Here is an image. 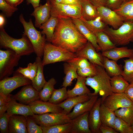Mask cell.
Wrapping results in <instances>:
<instances>
[{
	"label": "cell",
	"instance_id": "6da1fadb",
	"mask_svg": "<svg viewBox=\"0 0 133 133\" xmlns=\"http://www.w3.org/2000/svg\"><path fill=\"white\" fill-rule=\"evenodd\" d=\"M58 18L51 42L55 46L76 54L88 40L76 28L71 18Z\"/></svg>",
	"mask_w": 133,
	"mask_h": 133
},
{
	"label": "cell",
	"instance_id": "7a4b0ae2",
	"mask_svg": "<svg viewBox=\"0 0 133 133\" xmlns=\"http://www.w3.org/2000/svg\"><path fill=\"white\" fill-rule=\"evenodd\" d=\"M96 65V74L91 77H86L85 83L94 90V92L91 93L92 96L99 94L101 97L102 103L106 97L113 93L110 84L111 78L103 67Z\"/></svg>",
	"mask_w": 133,
	"mask_h": 133
},
{
	"label": "cell",
	"instance_id": "3957f363",
	"mask_svg": "<svg viewBox=\"0 0 133 133\" xmlns=\"http://www.w3.org/2000/svg\"><path fill=\"white\" fill-rule=\"evenodd\" d=\"M0 28V48L12 50L21 56L29 55L34 52L31 43L25 35L23 34L20 39L14 38L6 33L3 27Z\"/></svg>",
	"mask_w": 133,
	"mask_h": 133
},
{
	"label": "cell",
	"instance_id": "277c9868",
	"mask_svg": "<svg viewBox=\"0 0 133 133\" xmlns=\"http://www.w3.org/2000/svg\"><path fill=\"white\" fill-rule=\"evenodd\" d=\"M19 18L24 28L23 34L30 40L37 57L41 58L43 55L46 40L45 35L43 34L41 32L36 29L31 19H29V22L26 21L22 14L20 15Z\"/></svg>",
	"mask_w": 133,
	"mask_h": 133
},
{
	"label": "cell",
	"instance_id": "5b68a950",
	"mask_svg": "<svg viewBox=\"0 0 133 133\" xmlns=\"http://www.w3.org/2000/svg\"><path fill=\"white\" fill-rule=\"evenodd\" d=\"M103 31L116 46H125L133 43V20L124 22L117 29L107 26Z\"/></svg>",
	"mask_w": 133,
	"mask_h": 133
},
{
	"label": "cell",
	"instance_id": "8992f818",
	"mask_svg": "<svg viewBox=\"0 0 133 133\" xmlns=\"http://www.w3.org/2000/svg\"><path fill=\"white\" fill-rule=\"evenodd\" d=\"M43 56L42 62L44 66L58 62H66L77 57L76 54L55 46L50 43H46Z\"/></svg>",
	"mask_w": 133,
	"mask_h": 133
},
{
	"label": "cell",
	"instance_id": "52a82bcc",
	"mask_svg": "<svg viewBox=\"0 0 133 133\" xmlns=\"http://www.w3.org/2000/svg\"><path fill=\"white\" fill-rule=\"evenodd\" d=\"M21 56L10 49L0 50V80L12 74L14 67L17 66Z\"/></svg>",
	"mask_w": 133,
	"mask_h": 133
},
{
	"label": "cell",
	"instance_id": "ba28073f",
	"mask_svg": "<svg viewBox=\"0 0 133 133\" xmlns=\"http://www.w3.org/2000/svg\"><path fill=\"white\" fill-rule=\"evenodd\" d=\"M51 5L50 16L58 18H80L82 17L81 5H72L57 3L49 0Z\"/></svg>",
	"mask_w": 133,
	"mask_h": 133
},
{
	"label": "cell",
	"instance_id": "9c48e42d",
	"mask_svg": "<svg viewBox=\"0 0 133 133\" xmlns=\"http://www.w3.org/2000/svg\"><path fill=\"white\" fill-rule=\"evenodd\" d=\"M33 116L36 123L41 126L49 127L64 124L70 122L71 121L67 114L64 112L34 114Z\"/></svg>",
	"mask_w": 133,
	"mask_h": 133
},
{
	"label": "cell",
	"instance_id": "30bf717a",
	"mask_svg": "<svg viewBox=\"0 0 133 133\" xmlns=\"http://www.w3.org/2000/svg\"><path fill=\"white\" fill-rule=\"evenodd\" d=\"M30 79L22 75L7 77L0 80V93L8 95L13 90L21 86L32 84Z\"/></svg>",
	"mask_w": 133,
	"mask_h": 133
},
{
	"label": "cell",
	"instance_id": "8fae6325",
	"mask_svg": "<svg viewBox=\"0 0 133 133\" xmlns=\"http://www.w3.org/2000/svg\"><path fill=\"white\" fill-rule=\"evenodd\" d=\"M97 7L101 20L114 29H118L124 22L122 17L114 11L103 6Z\"/></svg>",
	"mask_w": 133,
	"mask_h": 133
},
{
	"label": "cell",
	"instance_id": "7c38bea8",
	"mask_svg": "<svg viewBox=\"0 0 133 133\" xmlns=\"http://www.w3.org/2000/svg\"><path fill=\"white\" fill-rule=\"evenodd\" d=\"M102 103L114 111L122 107L133 106V103L124 93H113L106 97Z\"/></svg>",
	"mask_w": 133,
	"mask_h": 133
},
{
	"label": "cell",
	"instance_id": "4fadbf2b",
	"mask_svg": "<svg viewBox=\"0 0 133 133\" xmlns=\"http://www.w3.org/2000/svg\"><path fill=\"white\" fill-rule=\"evenodd\" d=\"M76 54L77 57H82L86 58L93 64L103 67V56L101 54L97 52L92 44L88 41L83 48Z\"/></svg>",
	"mask_w": 133,
	"mask_h": 133
},
{
	"label": "cell",
	"instance_id": "5bb4252c",
	"mask_svg": "<svg viewBox=\"0 0 133 133\" xmlns=\"http://www.w3.org/2000/svg\"><path fill=\"white\" fill-rule=\"evenodd\" d=\"M35 114L41 115L47 113L63 112V109L57 104L39 100L28 104Z\"/></svg>",
	"mask_w": 133,
	"mask_h": 133
},
{
	"label": "cell",
	"instance_id": "9a60e30c",
	"mask_svg": "<svg viewBox=\"0 0 133 133\" xmlns=\"http://www.w3.org/2000/svg\"><path fill=\"white\" fill-rule=\"evenodd\" d=\"M31 84L26 85L17 94L13 96L17 100L25 104H29L40 99L39 92Z\"/></svg>",
	"mask_w": 133,
	"mask_h": 133
},
{
	"label": "cell",
	"instance_id": "2e32d148",
	"mask_svg": "<svg viewBox=\"0 0 133 133\" xmlns=\"http://www.w3.org/2000/svg\"><path fill=\"white\" fill-rule=\"evenodd\" d=\"M89 112H86L71 120L70 133H92L88 121Z\"/></svg>",
	"mask_w": 133,
	"mask_h": 133
},
{
	"label": "cell",
	"instance_id": "e0dca14e",
	"mask_svg": "<svg viewBox=\"0 0 133 133\" xmlns=\"http://www.w3.org/2000/svg\"><path fill=\"white\" fill-rule=\"evenodd\" d=\"M101 98H98L93 107L89 112L88 121L90 128L93 133H99L102 124L100 113L101 103Z\"/></svg>",
	"mask_w": 133,
	"mask_h": 133
},
{
	"label": "cell",
	"instance_id": "ac0fdd59",
	"mask_svg": "<svg viewBox=\"0 0 133 133\" xmlns=\"http://www.w3.org/2000/svg\"><path fill=\"white\" fill-rule=\"evenodd\" d=\"M51 5L49 0H47L44 5L41 4L34 9L31 15L35 18V26L39 28L50 17Z\"/></svg>",
	"mask_w": 133,
	"mask_h": 133
},
{
	"label": "cell",
	"instance_id": "d6986e66",
	"mask_svg": "<svg viewBox=\"0 0 133 133\" xmlns=\"http://www.w3.org/2000/svg\"><path fill=\"white\" fill-rule=\"evenodd\" d=\"M8 130L9 133H27V117L18 115L10 116Z\"/></svg>",
	"mask_w": 133,
	"mask_h": 133
},
{
	"label": "cell",
	"instance_id": "ffe728a7",
	"mask_svg": "<svg viewBox=\"0 0 133 133\" xmlns=\"http://www.w3.org/2000/svg\"><path fill=\"white\" fill-rule=\"evenodd\" d=\"M7 111L10 116L13 115H19L27 117L34 114L29 105H27L17 102L13 96H12L9 102Z\"/></svg>",
	"mask_w": 133,
	"mask_h": 133
},
{
	"label": "cell",
	"instance_id": "44dd1931",
	"mask_svg": "<svg viewBox=\"0 0 133 133\" xmlns=\"http://www.w3.org/2000/svg\"><path fill=\"white\" fill-rule=\"evenodd\" d=\"M98 99V95L92 96L87 101L80 103L74 108L73 111L67 114L71 120L84 113L89 111Z\"/></svg>",
	"mask_w": 133,
	"mask_h": 133
},
{
	"label": "cell",
	"instance_id": "7402d4cb",
	"mask_svg": "<svg viewBox=\"0 0 133 133\" xmlns=\"http://www.w3.org/2000/svg\"><path fill=\"white\" fill-rule=\"evenodd\" d=\"M72 22L80 32L90 42L97 52L101 51L96 35L91 31L80 18H71Z\"/></svg>",
	"mask_w": 133,
	"mask_h": 133
},
{
	"label": "cell",
	"instance_id": "603a6c76",
	"mask_svg": "<svg viewBox=\"0 0 133 133\" xmlns=\"http://www.w3.org/2000/svg\"><path fill=\"white\" fill-rule=\"evenodd\" d=\"M133 54V49L126 47H116L102 52V55L108 58L117 61L124 58H129Z\"/></svg>",
	"mask_w": 133,
	"mask_h": 133
},
{
	"label": "cell",
	"instance_id": "cb8c5ba5",
	"mask_svg": "<svg viewBox=\"0 0 133 133\" xmlns=\"http://www.w3.org/2000/svg\"><path fill=\"white\" fill-rule=\"evenodd\" d=\"M92 96L90 93L88 94L68 98L64 101L57 104L63 109V112L67 114L76 105L87 101Z\"/></svg>",
	"mask_w": 133,
	"mask_h": 133
},
{
	"label": "cell",
	"instance_id": "d4e9b609",
	"mask_svg": "<svg viewBox=\"0 0 133 133\" xmlns=\"http://www.w3.org/2000/svg\"><path fill=\"white\" fill-rule=\"evenodd\" d=\"M82 8V17L88 20L99 17L97 7L89 0H80Z\"/></svg>",
	"mask_w": 133,
	"mask_h": 133
},
{
	"label": "cell",
	"instance_id": "484cf974",
	"mask_svg": "<svg viewBox=\"0 0 133 133\" xmlns=\"http://www.w3.org/2000/svg\"><path fill=\"white\" fill-rule=\"evenodd\" d=\"M58 21V18L51 16L48 20L42 24L39 28L42 30L41 33L46 35V40L48 42H51Z\"/></svg>",
	"mask_w": 133,
	"mask_h": 133
},
{
	"label": "cell",
	"instance_id": "4316f807",
	"mask_svg": "<svg viewBox=\"0 0 133 133\" xmlns=\"http://www.w3.org/2000/svg\"><path fill=\"white\" fill-rule=\"evenodd\" d=\"M86 78L78 76L76 83L72 89L67 91L68 98L88 94L90 93L85 83Z\"/></svg>",
	"mask_w": 133,
	"mask_h": 133
},
{
	"label": "cell",
	"instance_id": "83f0119b",
	"mask_svg": "<svg viewBox=\"0 0 133 133\" xmlns=\"http://www.w3.org/2000/svg\"><path fill=\"white\" fill-rule=\"evenodd\" d=\"M64 66L65 76L63 79L62 86L66 88L71 85L73 81L78 78L79 75L77 71L78 68L75 65L67 62L64 64Z\"/></svg>",
	"mask_w": 133,
	"mask_h": 133
},
{
	"label": "cell",
	"instance_id": "f1b7e54d",
	"mask_svg": "<svg viewBox=\"0 0 133 133\" xmlns=\"http://www.w3.org/2000/svg\"><path fill=\"white\" fill-rule=\"evenodd\" d=\"M101 124L109 126L114 129L116 116L114 111L101 103L100 108Z\"/></svg>",
	"mask_w": 133,
	"mask_h": 133
},
{
	"label": "cell",
	"instance_id": "f546056e",
	"mask_svg": "<svg viewBox=\"0 0 133 133\" xmlns=\"http://www.w3.org/2000/svg\"><path fill=\"white\" fill-rule=\"evenodd\" d=\"M35 62L37 65L38 70L37 74L32 82V85L35 89L39 92L42 89L46 81L44 75V66L43 65L41 58L37 57Z\"/></svg>",
	"mask_w": 133,
	"mask_h": 133
},
{
	"label": "cell",
	"instance_id": "4dcf8cb0",
	"mask_svg": "<svg viewBox=\"0 0 133 133\" xmlns=\"http://www.w3.org/2000/svg\"><path fill=\"white\" fill-rule=\"evenodd\" d=\"M114 11L124 22L133 20V0L123 2L118 9Z\"/></svg>",
	"mask_w": 133,
	"mask_h": 133
},
{
	"label": "cell",
	"instance_id": "1f68e13d",
	"mask_svg": "<svg viewBox=\"0 0 133 133\" xmlns=\"http://www.w3.org/2000/svg\"><path fill=\"white\" fill-rule=\"evenodd\" d=\"M110 82L112 90L114 93H124L129 84L121 75L112 77Z\"/></svg>",
	"mask_w": 133,
	"mask_h": 133
},
{
	"label": "cell",
	"instance_id": "d6a6232c",
	"mask_svg": "<svg viewBox=\"0 0 133 133\" xmlns=\"http://www.w3.org/2000/svg\"><path fill=\"white\" fill-rule=\"evenodd\" d=\"M95 35L96 37L97 43L102 52L116 47V45L104 32H98Z\"/></svg>",
	"mask_w": 133,
	"mask_h": 133
},
{
	"label": "cell",
	"instance_id": "836d02e7",
	"mask_svg": "<svg viewBox=\"0 0 133 133\" xmlns=\"http://www.w3.org/2000/svg\"><path fill=\"white\" fill-rule=\"evenodd\" d=\"M80 19L88 28L95 34L98 32L103 31L107 26L101 20L100 17L94 19L88 20H86L82 17Z\"/></svg>",
	"mask_w": 133,
	"mask_h": 133
},
{
	"label": "cell",
	"instance_id": "e575fe53",
	"mask_svg": "<svg viewBox=\"0 0 133 133\" xmlns=\"http://www.w3.org/2000/svg\"><path fill=\"white\" fill-rule=\"evenodd\" d=\"M103 67L110 76L121 75L122 70L116 61L103 57Z\"/></svg>",
	"mask_w": 133,
	"mask_h": 133
},
{
	"label": "cell",
	"instance_id": "d590c367",
	"mask_svg": "<svg viewBox=\"0 0 133 133\" xmlns=\"http://www.w3.org/2000/svg\"><path fill=\"white\" fill-rule=\"evenodd\" d=\"M55 79L52 78L46 82L41 90L39 92L40 99L44 101H49L54 89V86L56 83Z\"/></svg>",
	"mask_w": 133,
	"mask_h": 133
},
{
	"label": "cell",
	"instance_id": "8d00e7d4",
	"mask_svg": "<svg viewBox=\"0 0 133 133\" xmlns=\"http://www.w3.org/2000/svg\"><path fill=\"white\" fill-rule=\"evenodd\" d=\"M124 64L121 75L130 83H133V54L124 60Z\"/></svg>",
	"mask_w": 133,
	"mask_h": 133
},
{
	"label": "cell",
	"instance_id": "74e56055",
	"mask_svg": "<svg viewBox=\"0 0 133 133\" xmlns=\"http://www.w3.org/2000/svg\"><path fill=\"white\" fill-rule=\"evenodd\" d=\"M116 116L123 120L130 126L133 123V106L121 108L114 111Z\"/></svg>",
	"mask_w": 133,
	"mask_h": 133
},
{
	"label": "cell",
	"instance_id": "f35d334b",
	"mask_svg": "<svg viewBox=\"0 0 133 133\" xmlns=\"http://www.w3.org/2000/svg\"><path fill=\"white\" fill-rule=\"evenodd\" d=\"M41 126L43 133H70L71 127L70 122L49 127Z\"/></svg>",
	"mask_w": 133,
	"mask_h": 133
},
{
	"label": "cell",
	"instance_id": "ab89813d",
	"mask_svg": "<svg viewBox=\"0 0 133 133\" xmlns=\"http://www.w3.org/2000/svg\"><path fill=\"white\" fill-rule=\"evenodd\" d=\"M68 98L66 88L63 87L58 89H54L49 101L57 104Z\"/></svg>",
	"mask_w": 133,
	"mask_h": 133
},
{
	"label": "cell",
	"instance_id": "60d3db41",
	"mask_svg": "<svg viewBox=\"0 0 133 133\" xmlns=\"http://www.w3.org/2000/svg\"><path fill=\"white\" fill-rule=\"evenodd\" d=\"M114 129L118 132L133 133L131 126L123 120L116 116L114 123Z\"/></svg>",
	"mask_w": 133,
	"mask_h": 133
},
{
	"label": "cell",
	"instance_id": "b9f144b4",
	"mask_svg": "<svg viewBox=\"0 0 133 133\" xmlns=\"http://www.w3.org/2000/svg\"><path fill=\"white\" fill-rule=\"evenodd\" d=\"M27 119L28 133H43L41 126L36 123L33 116H27Z\"/></svg>",
	"mask_w": 133,
	"mask_h": 133
},
{
	"label": "cell",
	"instance_id": "7bdbcfd3",
	"mask_svg": "<svg viewBox=\"0 0 133 133\" xmlns=\"http://www.w3.org/2000/svg\"><path fill=\"white\" fill-rule=\"evenodd\" d=\"M66 62L75 65L78 69L87 67L91 64L87 59L82 57H77L67 61Z\"/></svg>",
	"mask_w": 133,
	"mask_h": 133
},
{
	"label": "cell",
	"instance_id": "ee69618b",
	"mask_svg": "<svg viewBox=\"0 0 133 133\" xmlns=\"http://www.w3.org/2000/svg\"><path fill=\"white\" fill-rule=\"evenodd\" d=\"M96 65L91 63V65L88 67L78 69L77 71L78 75L87 77L95 75L97 73Z\"/></svg>",
	"mask_w": 133,
	"mask_h": 133
},
{
	"label": "cell",
	"instance_id": "f6af8a7d",
	"mask_svg": "<svg viewBox=\"0 0 133 133\" xmlns=\"http://www.w3.org/2000/svg\"><path fill=\"white\" fill-rule=\"evenodd\" d=\"M0 9L6 17H9L17 11L18 9L12 6L5 0H0Z\"/></svg>",
	"mask_w": 133,
	"mask_h": 133
},
{
	"label": "cell",
	"instance_id": "bcb514c9",
	"mask_svg": "<svg viewBox=\"0 0 133 133\" xmlns=\"http://www.w3.org/2000/svg\"><path fill=\"white\" fill-rule=\"evenodd\" d=\"M10 116L5 113L0 117V131L1 133H9L8 126Z\"/></svg>",
	"mask_w": 133,
	"mask_h": 133
},
{
	"label": "cell",
	"instance_id": "7dc6e473",
	"mask_svg": "<svg viewBox=\"0 0 133 133\" xmlns=\"http://www.w3.org/2000/svg\"><path fill=\"white\" fill-rule=\"evenodd\" d=\"M123 0H106L105 6L113 10L119 8Z\"/></svg>",
	"mask_w": 133,
	"mask_h": 133
},
{
	"label": "cell",
	"instance_id": "c3c4849f",
	"mask_svg": "<svg viewBox=\"0 0 133 133\" xmlns=\"http://www.w3.org/2000/svg\"><path fill=\"white\" fill-rule=\"evenodd\" d=\"M30 70V79L32 82L36 76L37 72L38 66L36 62H35L33 63H29L28 64Z\"/></svg>",
	"mask_w": 133,
	"mask_h": 133
},
{
	"label": "cell",
	"instance_id": "681fc988",
	"mask_svg": "<svg viewBox=\"0 0 133 133\" xmlns=\"http://www.w3.org/2000/svg\"><path fill=\"white\" fill-rule=\"evenodd\" d=\"M56 2L61 4L72 5H81L80 0H54Z\"/></svg>",
	"mask_w": 133,
	"mask_h": 133
},
{
	"label": "cell",
	"instance_id": "f907efd6",
	"mask_svg": "<svg viewBox=\"0 0 133 133\" xmlns=\"http://www.w3.org/2000/svg\"><path fill=\"white\" fill-rule=\"evenodd\" d=\"M100 133H118L114 129L108 126L101 124L100 128Z\"/></svg>",
	"mask_w": 133,
	"mask_h": 133
},
{
	"label": "cell",
	"instance_id": "816d5d0a",
	"mask_svg": "<svg viewBox=\"0 0 133 133\" xmlns=\"http://www.w3.org/2000/svg\"><path fill=\"white\" fill-rule=\"evenodd\" d=\"M124 93L133 103V83L129 84Z\"/></svg>",
	"mask_w": 133,
	"mask_h": 133
},
{
	"label": "cell",
	"instance_id": "f5cc1de1",
	"mask_svg": "<svg viewBox=\"0 0 133 133\" xmlns=\"http://www.w3.org/2000/svg\"><path fill=\"white\" fill-rule=\"evenodd\" d=\"M12 96L10 94L5 95L0 93V106L9 103L11 99Z\"/></svg>",
	"mask_w": 133,
	"mask_h": 133
},
{
	"label": "cell",
	"instance_id": "db71d44e",
	"mask_svg": "<svg viewBox=\"0 0 133 133\" xmlns=\"http://www.w3.org/2000/svg\"><path fill=\"white\" fill-rule=\"evenodd\" d=\"M17 71L25 77L30 79V71L28 66L25 68L19 67Z\"/></svg>",
	"mask_w": 133,
	"mask_h": 133
},
{
	"label": "cell",
	"instance_id": "11a10c76",
	"mask_svg": "<svg viewBox=\"0 0 133 133\" xmlns=\"http://www.w3.org/2000/svg\"><path fill=\"white\" fill-rule=\"evenodd\" d=\"M96 7L100 6H105L106 0H89Z\"/></svg>",
	"mask_w": 133,
	"mask_h": 133
},
{
	"label": "cell",
	"instance_id": "9f6ffc18",
	"mask_svg": "<svg viewBox=\"0 0 133 133\" xmlns=\"http://www.w3.org/2000/svg\"><path fill=\"white\" fill-rule=\"evenodd\" d=\"M8 3L12 6L17 7L24 0H5Z\"/></svg>",
	"mask_w": 133,
	"mask_h": 133
},
{
	"label": "cell",
	"instance_id": "6f0895ef",
	"mask_svg": "<svg viewBox=\"0 0 133 133\" xmlns=\"http://www.w3.org/2000/svg\"><path fill=\"white\" fill-rule=\"evenodd\" d=\"M40 0H26L27 4L29 5L31 4L34 9L39 5V2Z\"/></svg>",
	"mask_w": 133,
	"mask_h": 133
},
{
	"label": "cell",
	"instance_id": "680465c9",
	"mask_svg": "<svg viewBox=\"0 0 133 133\" xmlns=\"http://www.w3.org/2000/svg\"><path fill=\"white\" fill-rule=\"evenodd\" d=\"M9 102L3 105L0 106V117L7 111L9 105Z\"/></svg>",
	"mask_w": 133,
	"mask_h": 133
},
{
	"label": "cell",
	"instance_id": "91938a15",
	"mask_svg": "<svg viewBox=\"0 0 133 133\" xmlns=\"http://www.w3.org/2000/svg\"><path fill=\"white\" fill-rule=\"evenodd\" d=\"M5 19L2 15L0 14V28L3 27V25L5 23Z\"/></svg>",
	"mask_w": 133,
	"mask_h": 133
},
{
	"label": "cell",
	"instance_id": "94428289",
	"mask_svg": "<svg viewBox=\"0 0 133 133\" xmlns=\"http://www.w3.org/2000/svg\"><path fill=\"white\" fill-rule=\"evenodd\" d=\"M131 0H124L123 2H127V1H131Z\"/></svg>",
	"mask_w": 133,
	"mask_h": 133
},
{
	"label": "cell",
	"instance_id": "6125c7cd",
	"mask_svg": "<svg viewBox=\"0 0 133 133\" xmlns=\"http://www.w3.org/2000/svg\"><path fill=\"white\" fill-rule=\"evenodd\" d=\"M131 126L132 129L133 131V123Z\"/></svg>",
	"mask_w": 133,
	"mask_h": 133
}]
</instances>
